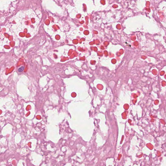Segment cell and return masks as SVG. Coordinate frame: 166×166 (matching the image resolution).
<instances>
[{
  "mask_svg": "<svg viewBox=\"0 0 166 166\" xmlns=\"http://www.w3.org/2000/svg\"><path fill=\"white\" fill-rule=\"evenodd\" d=\"M25 67L23 66H22L18 70L19 72H22V71L24 69Z\"/></svg>",
  "mask_w": 166,
  "mask_h": 166,
  "instance_id": "obj_1",
  "label": "cell"
}]
</instances>
